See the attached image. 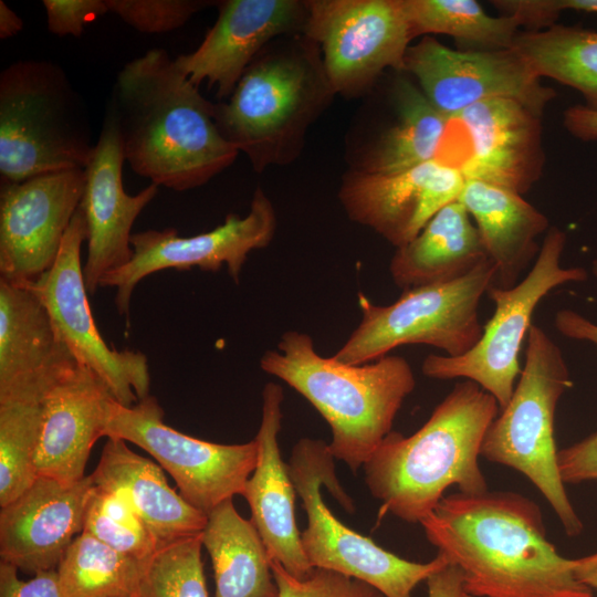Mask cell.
Here are the masks:
<instances>
[{"label":"cell","mask_w":597,"mask_h":597,"mask_svg":"<svg viewBox=\"0 0 597 597\" xmlns=\"http://www.w3.org/2000/svg\"><path fill=\"white\" fill-rule=\"evenodd\" d=\"M0 597H63L56 569L35 574L29 580H21L18 568L0 563Z\"/></svg>","instance_id":"cell-41"},{"label":"cell","mask_w":597,"mask_h":597,"mask_svg":"<svg viewBox=\"0 0 597 597\" xmlns=\"http://www.w3.org/2000/svg\"><path fill=\"white\" fill-rule=\"evenodd\" d=\"M404 72L450 118L491 98L516 100L542 115L555 97V91L542 85L541 77L511 49L453 50L423 36L408 48Z\"/></svg>","instance_id":"cell-15"},{"label":"cell","mask_w":597,"mask_h":597,"mask_svg":"<svg viewBox=\"0 0 597 597\" xmlns=\"http://www.w3.org/2000/svg\"><path fill=\"white\" fill-rule=\"evenodd\" d=\"M201 541L212 564L214 597H280L266 547L232 499L207 514Z\"/></svg>","instance_id":"cell-29"},{"label":"cell","mask_w":597,"mask_h":597,"mask_svg":"<svg viewBox=\"0 0 597 597\" xmlns=\"http://www.w3.org/2000/svg\"><path fill=\"white\" fill-rule=\"evenodd\" d=\"M91 475L64 484L38 476L15 500L1 507V562L35 575L56 569L73 540L83 532Z\"/></svg>","instance_id":"cell-21"},{"label":"cell","mask_w":597,"mask_h":597,"mask_svg":"<svg viewBox=\"0 0 597 597\" xmlns=\"http://www.w3.org/2000/svg\"><path fill=\"white\" fill-rule=\"evenodd\" d=\"M541 116L516 100L491 98L451 117L467 146L458 167L465 180L527 192L545 161Z\"/></svg>","instance_id":"cell-20"},{"label":"cell","mask_w":597,"mask_h":597,"mask_svg":"<svg viewBox=\"0 0 597 597\" xmlns=\"http://www.w3.org/2000/svg\"><path fill=\"white\" fill-rule=\"evenodd\" d=\"M303 34L315 42L335 94L368 93L379 76L405 69L413 40L404 0H310Z\"/></svg>","instance_id":"cell-12"},{"label":"cell","mask_w":597,"mask_h":597,"mask_svg":"<svg viewBox=\"0 0 597 597\" xmlns=\"http://www.w3.org/2000/svg\"><path fill=\"white\" fill-rule=\"evenodd\" d=\"M107 109L135 174L175 191L200 187L231 166L239 151L205 98L164 49H151L118 72Z\"/></svg>","instance_id":"cell-2"},{"label":"cell","mask_w":597,"mask_h":597,"mask_svg":"<svg viewBox=\"0 0 597 597\" xmlns=\"http://www.w3.org/2000/svg\"><path fill=\"white\" fill-rule=\"evenodd\" d=\"M84 181V168H72L1 182V280L28 285L53 266Z\"/></svg>","instance_id":"cell-16"},{"label":"cell","mask_w":597,"mask_h":597,"mask_svg":"<svg viewBox=\"0 0 597 597\" xmlns=\"http://www.w3.org/2000/svg\"><path fill=\"white\" fill-rule=\"evenodd\" d=\"M557 465L564 484L597 481V432L558 450Z\"/></svg>","instance_id":"cell-40"},{"label":"cell","mask_w":597,"mask_h":597,"mask_svg":"<svg viewBox=\"0 0 597 597\" xmlns=\"http://www.w3.org/2000/svg\"><path fill=\"white\" fill-rule=\"evenodd\" d=\"M469 597H593L548 540L540 505L510 491L444 495L421 523Z\"/></svg>","instance_id":"cell-1"},{"label":"cell","mask_w":597,"mask_h":597,"mask_svg":"<svg viewBox=\"0 0 597 597\" xmlns=\"http://www.w3.org/2000/svg\"><path fill=\"white\" fill-rule=\"evenodd\" d=\"M48 30L59 36H81L87 24L109 12L106 0H43Z\"/></svg>","instance_id":"cell-39"},{"label":"cell","mask_w":597,"mask_h":597,"mask_svg":"<svg viewBox=\"0 0 597 597\" xmlns=\"http://www.w3.org/2000/svg\"><path fill=\"white\" fill-rule=\"evenodd\" d=\"M114 399L104 381L77 362L57 378L44 398L35 454L38 476L64 484L86 476L84 471L91 450L105 437Z\"/></svg>","instance_id":"cell-23"},{"label":"cell","mask_w":597,"mask_h":597,"mask_svg":"<svg viewBox=\"0 0 597 597\" xmlns=\"http://www.w3.org/2000/svg\"><path fill=\"white\" fill-rule=\"evenodd\" d=\"M458 200L472 218L496 268L494 285L514 286L540 252L536 238L549 229L547 217L522 195L475 179L465 180Z\"/></svg>","instance_id":"cell-26"},{"label":"cell","mask_w":597,"mask_h":597,"mask_svg":"<svg viewBox=\"0 0 597 597\" xmlns=\"http://www.w3.org/2000/svg\"><path fill=\"white\" fill-rule=\"evenodd\" d=\"M495 279L496 268L486 260L460 279L406 290L388 305L374 304L358 293L362 320L333 356L363 365L399 346L417 344L446 356H462L482 336L480 302Z\"/></svg>","instance_id":"cell-9"},{"label":"cell","mask_w":597,"mask_h":597,"mask_svg":"<svg viewBox=\"0 0 597 597\" xmlns=\"http://www.w3.org/2000/svg\"><path fill=\"white\" fill-rule=\"evenodd\" d=\"M109 12L143 33H165L182 27L197 12L217 4L207 0H106Z\"/></svg>","instance_id":"cell-36"},{"label":"cell","mask_w":597,"mask_h":597,"mask_svg":"<svg viewBox=\"0 0 597 597\" xmlns=\"http://www.w3.org/2000/svg\"><path fill=\"white\" fill-rule=\"evenodd\" d=\"M564 126L576 138L597 139V111L586 105H575L564 112Z\"/></svg>","instance_id":"cell-44"},{"label":"cell","mask_w":597,"mask_h":597,"mask_svg":"<svg viewBox=\"0 0 597 597\" xmlns=\"http://www.w3.org/2000/svg\"><path fill=\"white\" fill-rule=\"evenodd\" d=\"M49 389H19L0 395L1 507L20 496L38 478L35 454Z\"/></svg>","instance_id":"cell-32"},{"label":"cell","mask_w":597,"mask_h":597,"mask_svg":"<svg viewBox=\"0 0 597 597\" xmlns=\"http://www.w3.org/2000/svg\"><path fill=\"white\" fill-rule=\"evenodd\" d=\"M261 369L302 395L331 428L328 450L356 472L369 460L416 387L410 364L387 355L352 365L320 355L307 333L286 331L260 358Z\"/></svg>","instance_id":"cell-4"},{"label":"cell","mask_w":597,"mask_h":597,"mask_svg":"<svg viewBox=\"0 0 597 597\" xmlns=\"http://www.w3.org/2000/svg\"><path fill=\"white\" fill-rule=\"evenodd\" d=\"M23 29V22L20 17L8 7L6 2L0 1V39L6 40L17 35Z\"/></svg>","instance_id":"cell-46"},{"label":"cell","mask_w":597,"mask_h":597,"mask_svg":"<svg viewBox=\"0 0 597 597\" xmlns=\"http://www.w3.org/2000/svg\"><path fill=\"white\" fill-rule=\"evenodd\" d=\"M499 412L492 395L464 379L416 432L391 431L363 467L367 489L381 502V512L421 523L453 485L467 494L488 491L479 457Z\"/></svg>","instance_id":"cell-3"},{"label":"cell","mask_w":597,"mask_h":597,"mask_svg":"<svg viewBox=\"0 0 597 597\" xmlns=\"http://www.w3.org/2000/svg\"><path fill=\"white\" fill-rule=\"evenodd\" d=\"M95 144L86 106L48 60L17 61L0 74V177L20 182L85 168Z\"/></svg>","instance_id":"cell-6"},{"label":"cell","mask_w":597,"mask_h":597,"mask_svg":"<svg viewBox=\"0 0 597 597\" xmlns=\"http://www.w3.org/2000/svg\"><path fill=\"white\" fill-rule=\"evenodd\" d=\"M519 377L510 401L484 434L481 457L526 476L552 506L565 533L578 536L584 525L562 481L554 438L556 408L573 381L558 345L534 324L526 336Z\"/></svg>","instance_id":"cell-7"},{"label":"cell","mask_w":597,"mask_h":597,"mask_svg":"<svg viewBox=\"0 0 597 597\" xmlns=\"http://www.w3.org/2000/svg\"><path fill=\"white\" fill-rule=\"evenodd\" d=\"M538 76L578 91L597 111V31L553 24L520 32L511 48Z\"/></svg>","instance_id":"cell-30"},{"label":"cell","mask_w":597,"mask_h":597,"mask_svg":"<svg viewBox=\"0 0 597 597\" xmlns=\"http://www.w3.org/2000/svg\"><path fill=\"white\" fill-rule=\"evenodd\" d=\"M201 533L161 546L149 559L138 597H209Z\"/></svg>","instance_id":"cell-35"},{"label":"cell","mask_w":597,"mask_h":597,"mask_svg":"<svg viewBox=\"0 0 597 597\" xmlns=\"http://www.w3.org/2000/svg\"><path fill=\"white\" fill-rule=\"evenodd\" d=\"M335 92L318 45L303 33L269 43L244 71L227 102L216 104L222 137L256 172L287 165Z\"/></svg>","instance_id":"cell-5"},{"label":"cell","mask_w":597,"mask_h":597,"mask_svg":"<svg viewBox=\"0 0 597 597\" xmlns=\"http://www.w3.org/2000/svg\"><path fill=\"white\" fill-rule=\"evenodd\" d=\"M164 416L154 396L130 407L114 399L105 437L123 439L148 452L172 476L180 495L206 515L233 495H242L256 465V440L221 444L197 439L167 426Z\"/></svg>","instance_id":"cell-11"},{"label":"cell","mask_w":597,"mask_h":597,"mask_svg":"<svg viewBox=\"0 0 597 597\" xmlns=\"http://www.w3.org/2000/svg\"><path fill=\"white\" fill-rule=\"evenodd\" d=\"M565 244L566 233L551 227L533 266L522 281L509 289L494 284L489 287L486 294L495 310L475 346L458 357L428 355L421 365L422 374L439 380H471L492 395L500 409L505 407L522 370L520 352L536 306L557 286L584 282L588 277L583 268L561 265Z\"/></svg>","instance_id":"cell-10"},{"label":"cell","mask_w":597,"mask_h":597,"mask_svg":"<svg viewBox=\"0 0 597 597\" xmlns=\"http://www.w3.org/2000/svg\"><path fill=\"white\" fill-rule=\"evenodd\" d=\"M271 568L280 597H385L369 584L337 572L314 568L297 579L273 559Z\"/></svg>","instance_id":"cell-37"},{"label":"cell","mask_w":597,"mask_h":597,"mask_svg":"<svg viewBox=\"0 0 597 597\" xmlns=\"http://www.w3.org/2000/svg\"><path fill=\"white\" fill-rule=\"evenodd\" d=\"M426 584L428 597H469L460 569L450 564L431 574Z\"/></svg>","instance_id":"cell-43"},{"label":"cell","mask_w":597,"mask_h":597,"mask_svg":"<svg viewBox=\"0 0 597 597\" xmlns=\"http://www.w3.org/2000/svg\"><path fill=\"white\" fill-rule=\"evenodd\" d=\"M489 260L479 230L455 200L439 210L389 263L392 282L402 291L460 279Z\"/></svg>","instance_id":"cell-27"},{"label":"cell","mask_w":597,"mask_h":597,"mask_svg":"<svg viewBox=\"0 0 597 597\" xmlns=\"http://www.w3.org/2000/svg\"><path fill=\"white\" fill-rule=\"evenodd\" d=\"M334 460L327 443L302 438L293 447L289 463L307 516L301 542L310 564L365 582L385 597H412L421 582L448 565L447 559L440 554L427 563L405 559L338 521L322 499L323 484L348 513L355 506L338 482Z\"/></svg>","instance_id":"cell-8"},{"label":"cell","mask_w":597,"mask_h":597,"mask_svg":"<svg viewBox=\"0 0 597 597\" xmlns=\"http://www.w3.org/2000/svg\"><path fill=\"white\" fill-rule=\"evenodd\" d=\"M275 229L273 205L258 188L247 216L228 214L224 222L211 231L191 237H180L175 228L133 233L130 244L134 254L130 261L108 272L100 287H114L116 308L121 315H127L136 285L158 271L199 268L218 272L227 265L228 273L238 283L250 252L268 247Z\"/></svg>","instance_id":"cell-14"},{"label":"cell","mask_w":597,"mask_h":597,"mask_svg":"<svg viewBox=\"0 0 597 597\" xmlns=\"http://www.w3.org/2000/svg\"><path fill=\"white\" fill-rule=\"evenodd\" d=\"M501 14L517 18L531 31L555 24L563 10L597 13V0H495L491 2Z\"/></svg>","instance_id":"cell-38"},{"label":"cell","mask_w":597,"mask_h":597,"mask_svg":"<svg viewBox=\"0 0 597 597\" xmlns=\"http://www.w3.org/2000/svg\"><path fill=\"white\" fill-rule=\"evenodd\" d=\"M74 363L39 296L0 279V394L50 387Z\"/></svg>","instance_id":"cell-24"},{"label":"cell","mask_w":597,"mask_h":597,"mask_svg":"<svg viewBox=\"0 0 597 597\" xmlns=\"http://www.w3.org/2000/svg\"><path fill=\"white\" fill-rule=\"evenodd\" d=\"M91 479L98 489L122 498L142 519L159 548L200 534L207 515L169 486L160 467L107 438Z\"/></svg>","instance_id":"cell-25"},{"label":"cell","mask_w":597,"mask_h":597,"mask_svg":"<svg viewBox=\"0 0 597 597\" xmlns=\"http://www.w3.org/2000/svg\"><path fill=\"white\" fill-rule=\"evenodd\" d=\"M391 102L395 122L355 150L350 170L396 172L438 159L450 117L438 111L406 76H398L392 83Z\"/></svg>","instance_id":"cell-28"},{"label":"cell","mask_w":597,"mask_h":597,"mask_svg":"<svg viewBox=\"0 0 597 597\" xmlns=\"http://www.w3.org/2000/svg\"><path fill=\"white\" fill-rule=\"evenodd\" d=\"M464 184L460 170L432 160L387 174L350 170L343 177L338 196L352 221L370 228L397 249L458 200Z\"/></svg>","instance_id":"cell-17"},{"label":"cell","mask_w":597,"mask_h":597,"mask_svg":"<svg viewBox=\"0 0 597 597\" xmlns=\"http://www.w3.org/2000/svg\"><path fill=\"white\" fill-rule=\"evenodd\" d=\"M84 240L87 228L78 206L53 266L28 286L46 307L74 359L96 374L117 402L130 407L149 395L148 360L140 352L111 348L97 329L83 276Z\"/></svg>","instance_id":"cell-13"},{"label":"cell","mask_w":597,"mask_h":597,"mask_svg":"<svg viewBox=\"0 0 597 597\" xmlns=\"http://www.w3.org/2000/svg\"><path fill=\"white\" fill-rule=\"evenodd\" d=\"M413 39L447 34L478 50L510 49L521 22L513 15L488 14L474 0H404Z\"/></svg>","instance_id":"cell-33"},{"label":"cell","mask_w":597,"mask_h":597,"mask_svg":"<svg viewBox=\"0 0 597 597\" xmlns=\"http://www.w3.org/2000/svg\"><path fill=\"white\" fill-rule=\"evenodd\" d=\"M591 270H593V274H594V275L596 276V279H597V260L593 261Z\"/></svg>","instance_id":"cell-47"},{"label":"cell","mask_w":597,"mask_h":597,"mask_svg":"<svg viewBox=\"0 0 597 597\" xmlns=\"http://www.w3.org/2000/svg\"><path fill=\"white\" fill-rule=\"evenodd\" d=\"M573 570L580 583L597 590V552L573 559Z\"/></svg>","instance_id":"cell-45"},{"label":"cell","mask_w":597,"mask_h":597,"mask_svg":"<svg viewBox=\"0 0 597 597\" xmlns=\"http://www.w3.org/2000/svg\"><path fill=\"white\" fill-rule=\"evenodd\" d=\"M149 559L125 555L82 532L56 572L63 597H138Z\"/></svg>","instance_id":"cell-31"},{"label":"cell","mask_w":597,"mask_h":597,"mask_svg":"<svg viewBox=\"0 0 597 597\" xmlns=\"http://www.w3.org/2000/svg\"><path fill=\"white\" fill-rule=\"evenodd\" d=\"M83 532L135 558L150 559L159 546L137 513L118 495L93 486Z\"/></svg>","instance_id":"cell-34"},{"label":"cell","mask_w":597,"mask_h":597,"mask_svg":"<svg viewBox=\"0 0 597 597\" xmlns=\"http://www.w3.org/2000/svg\"><path fill=\"white\" fill-rule=\"evenodd\" d=\"M200 45L178 55L175 64L197 87L216 86L217 97L228 100L244 71L272 41L303 33L307 8L297 0H226Z\"/></svg>","instance_id":"cell-19"},{"label":"cell","mask_w":597,"mask_h":597,"mask_svg":"<svg viewBox=\"0 0 597 597\" xmlns=\"http://www.w3.org/2000/svg\"><path fill=\"white\" fill-rule=\"evenodd\" d=\"M283 388L273 381L262 390V416L255 436L256 465L242 496L251 510V522L259 532L269 556L290 575L306 578L314 569L301 542L295 514V488L289 463L283 461L279 434L282 427Z\"/></svg>","instance_id":"cell-22"},{"label":"cell","mask_w":597,"mask_h":597,"mask_svg":"<svg viewBox=\"0 0 597 597\" xmlns=\"http://www.w3.org/2000/svg\"><path fill=\"white\" fill-rule=\"evenodd\" d=\"M125 159L123 142L113 114L107 109L88 164L80 202L87 228V256L83 276L88 294L102 279L128 263L134 254L132 227L143 209L156 197L158 186L148 185L137 195L123 186Z\"/></svg>","instance_id":"cell-18"},{"label":"cell","mask_w":597,"mask_h":597,"mask_svg":"<svg viewBox=\"0 0 597 597\" xmlns=\"http://www.w3.org/2000/svg\"><path fill=\"white\" fill-rule=\"evenodd\" d=\"M554 325L563 336L597 345V324L573 310L558 311Z\"/></svg>","instance_id":"cell-42"}]
</instances>
